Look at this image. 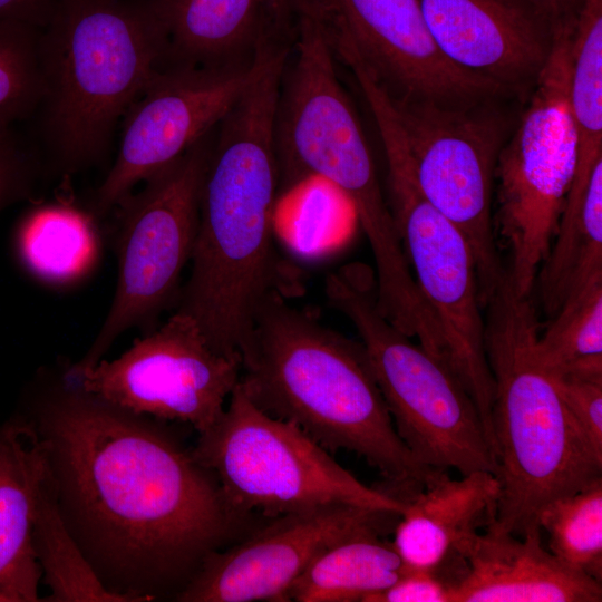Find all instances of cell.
Wrapping results in <instances>:
<instances>
[{
  "label": "cell",
  "mask_w": 602,
  "mask_h": 602,
  "mask_svg": "<svg viewBox=\"0 0 602 602\" xmlns=\"http://www.w3.org/2000/svg\"><path fill=\"white\" fill-rule=\"evenodd\" d=\"M10 417L40 449L98 577L130 602L174 601L212 554L262 523L231 504L166 421L82 390L64 362L33 373Z\"/></svg>",
  "instance_id": "1"
},
{
  "label": "cell",
  "mask_w": 602,
  "mask_h": 602,
  "mask_svg": "<svg viewBox=\"0 0 602 602\" xmlns=\"http://www.w3.org/2000/svg\"><path fill=\"white\" fill-rule=\"evenodd\" d=\"M239 385L271 417L297 425L328 452L361 456L405 501L438 470L399 439L361 342L326 327L271 289L240 348Z\"/></svg>",
  "instance_id": "2"
},
{
  "label": "cell",
  "mask_w": 602,
  "mask_h": 602,
  "mask_svg": "<svg viewBox=\"0 0 602 602\" xmlns=\"http://www.w3.org/2000/svg\"><path fill=\"white\" fill-rule=\"evenodd\" d=\"M275 101L241 95L213 133L204 171L191 272L177 311L210 344L239 356L273 283V214L279 181Z\"/></svg>",
  "instance_id": "3"
},
{
  "label": "cell",
  "mask_w": 602,
  "mask_h": 602,
  "mask_svg": "<svg viewBox=\"0 0 602 602\" xmlns=\"http://www.w3.org/2000/svg\"><path fill=\"white\" fill-rule=\"evenodd\" d=\"M164 54L154 0H55L40 29L42 94L30 118L47 176L68 178L107 159Z\"/></svg>",
  "instance_id": "4"
},
{
  "label": "cell",
  "mask_w": 602,
  "mask_h": 602,
  "mask_svg": "<svg viewBox=\"0 0 602 602\" xmlns=\"http://www.w3.org/2000/svg\"><path fill=\"white\" fill-rule=\"evenodd\" d=\"M484 308L501 484L496 516L488 526L523 536L540 528L536 516L543 505L602 476V458L536 358L540 323L532 295L518 294L505 272Z\"/></svg>",
  "instance_id": "5"
},
{
  "label": "cell",
  "mask_w": 602,
  "mask_h": 602,
  "mask_svg": "<svg viewBox=\"0 0 602 602\" xmlns=\"http://www.w3.org/2000/svg\"><path fill=\"white\" fill-rule=\"evenodd\" d=\"M293 65L281 81L274 144L287 185L318 176L349 200L367 235L375 266L390 272L405 261L360 122L339 81L334 52L318 11L298 0Z\"/></svg>",
  "instance_id": "6"
},
{
  "label": "cell",
  "mask_w": 602,
  "mask_h": 602,
  "mask_svg": "<svg viewBox=\"0 0 602 602\" xmlns=\"http://www.w3.org/2000/svg\"><path fill=\"white\" fill-rule=\"evenodd\" d=\"M326 294L359 333L395 430L414 459L430 470L497 476L475 401L445 362L381 313L370 273L358 265L341 268L328 276Z\"/></svg>",
  "instance_id": "7"
},
{
  "label": "cell",
  "mask_w": 602,
  "mask_h": 602,
  "mask_svg": "<svg viewBox=\"0 0 602 602\" xmlns=\"http://www.w3.org/2000/svg\"><path fill=\"white\" fill-rule=\"evenodd\" d=\"M192 453L235 508L266 518L332 504L397 514L405 508L404 501L357 479L297 425L259 409L239 383Z\"/></svg>",
  "instance_id": "8"
},
{
  "label": "cell",
  "mask_w": 602,
  "mask_h": 602,
  "mask_svg": "<svg viewBox=\"0 0 602 602\" xmlns=\"http://www.w3.org/2000/svg\"><path fill=\"white\" fill-rule=\"evenodd\" d=\"M573 27L555 33L550 57L495 166L494 229L508 249L506 272L521 295L533 294L576 168L569 104Z\"/></svg>",
  "instance_id": "9"
},
{
  "label": "cell",
  "mask_w": 602,
  "mask_h": 602,
  "mask_svg": "<svg viewBox=\"0 0 602 602\" xmlns=\"http://www.w3.org/2000/svg\"><path fill=\"white\" fill-rule=\"evenodd\" d=\"M214 129L114 207L115 295L89 349L78 361L69 362V369L95 366L124 332L148 328L174 297L193 251Z\"/></svg>",
  "instance_id": "10"
},
{
  "label": "cell",
  "mask_w": 602,
  "mask_h": 602,
  "mask_svg": "<svg viewBox=\"0 0 602 602\" xmlns=\"http://www.w3.org/2000/svg\"><path fill=\"white\" fill-rule=\"evenodd\" d=\"M512 103L520 101L455 108L390 100L418 190L472 249L483 308L506 271L495 240L492 205L497 157L517 119Z\"/></svg>",
  "instance_id": "11"
},
{
  "label": "cell",
  "mask_w": 602,
  "mask_h": 602,
  "mask_svg": "<svg viewBox=\"0 0 602 602\" xmlns=\"http://www.w3.org/2000/svg\"><path fill=\"white\" fill-rule=\"evenodd\" d=\"M381 142L388 168V203L412 276L437 322L446 365L475 401L495 455V387L486 355L474 254L463 233L418 190L402 134L387 132Z\"/></svg>",
  "instance_id": "12"
},
{
  "label": "cell",
  "mask_w": 602,
  "mask_h": 602,
  "mask_svg": "<svg viewBox=\"0 0 602 602\" xmlns=\"http://www.w3.org/2000/svg\"><path fill=\"white\" fill-rule=\"evenodd\" d=\"M65 373L82 390L139 415L191 425L198 434L221 417L239 383L241 358L216 351L197 322L177 311L114 360Z\"/></svg>",
  "instance_id": "13"
},
{
  "label": "cell",
  "mask_w": 602,
  "mask_h": 602,
  "mask_svg": "<svg viewBox=\"0 0 602 602\" xmlns=\"http://www.w3.org/2000/svg\"><path fill=\"white\" fill-rule=\"evenodd\" d=\"M249 64L162 67L123 118L115 161L94 192L88 211L108 214L151 174L210 134L247 85Z\"/></svg>",
  "instance_id": "14"
},
{
  "label": "cell",
  "mask_w": 602,
  "mask_h": 602,
  "mask_svg": "<svg viewBox=\"0 0 602 602\" xmlns=\"http://www.w3.org/2000/svg\"><path fill=\"white\" fill-rule=\"evenodd\" d=\"M351 45L391 101L472 107L517 100L440 51L417 0H308Z\"/></svg>",
  "instance_id": "15"
},
{
  "label": "cell",
  "mask_w": 602,
  "mask_h": 602,
  "mask_svg": "<svg viewBox=\"0 0 602 602\" xmlns=\"http://www.w3.org/2000/svg\"><path fill=\"white\" fill-rule=\"evenodd\" d=\"M399 517L347 504L270 517L212 554L174 601L287 602L291 584L321 551L356 534L394 532Z\"/></svg>",
  "instance_id": "16"
},
{
  "label": "cell",
  "mask_w": 602,
  "mask_h": 602,
  "mask_svg": "<svg viewBox=\"0 0 602 602\" xmlns=\"http://www.w3.org/2000/svg\"><path fill=\"white\" fill-rule=\"evenodd\" d=\"M417 1L448 60L525 101L553 48L547 21L517 0Z\"/></svg>",
  "instance_id": "17"
},
{
  "label": "cell",
  "mask_w": 602,
  "mask_h": 602,
  "mask_svg": "<svg viewBox=\"0 0 602 602\" xmlns=\"http://www.w3.org/2000/svg\"><path fill=\"white\" fill-rule=\"evenodd\" d=\"M501 494L497 476L476 470L462 478L438 472L405 501L392 546L405 567L436 570L453 584L470 541L494 522Z\"/></svg>",
  "instance_id": "18"
},
{
  "label": "cell",
  "mask_w": 602,
  "mask_h": 602,
  "mask_svg": "<svg viewBox=\"0 0 602 602\" xmlns=\"http://www.w3.org/2000/svg\"><path fill=\"white\" fill-rule=\"evenodd\" d=\"M449 602H600L601 582L562 564L542 544L487 526L468 544Z\"/></svg>",
  "instance_id": "19"
},
{
  "label": "cell",
  "mask_w": 602,
  "mask_h": 602,
  "mask_svg": "<svg viewBox=\"0 0 602 602\" xmlns=\"http://www.w3.org/2000/svg\"><path fill=\"white\" fill-rule=\"evenodd\" d=\"M164 37V65L229 67L252 61L278 29L261 0H154Z\"/></svg>",
  "instance_id": "20"
},
{
  "label": "cell",
  "mask_w": 602,
  "mask_h": 602,
  "mask_svg": "<svg viewBox=\"0 0 602 602\" xmlns=\"http://www.w3.org/2000/svg\"><path fill=\"white\" fill-rule=\"evenodd\" d=\"M43 472L33 439L11 417L0 420V596L4 602L42 601L32 525Z\"/></svg>",
  "instance_id": "21"
},
{
  "label": "cell",
  "mask_w": 602,
  "mask_h": 602,
  "mask_svg": "<svg viewBox=\"0 0 602 602\" xmlns=\"http://www.w3.org/2000/svg\"><path fill=\"white\" fill-rule=\"evenodd\" d=\"M100 246L96 217L68 201L33 203L14 231V250L23 269L55 287L87 278L97 265Z\"/></svg>",
  "instance_id": "22"
},
{
  "label": "cell",
  "mask_w": 602,
  "mask_h": 602,
  "mask_svg": "<svg viewBox=\"0 0 602 602\" xmlns=\"http://www.w3.org/2000/svg\"><path fill=\"white\" fill-rule=\"evenodd\" d=\"M381 536L361 533L326 547L291 584L288 600L366 602L391 586L405 566L392 543Z\"/></svg>",
  "instance_id": "23"
},
{
  "label": "cell",
  "mask_w": 602,
  "mask_h": 602,
  "mask_svg": "<svg viewBox=\"0 0 602 602\" xmlns=\"http://www.w3.org/2000/svg\"><path fill=\"white\" fill-rule=\"evenodd\" d=\"M602 274V161L593 168L582 204L562 211L545 260L537 272L543 312L552 318L567 295Z\"/></svg>",
  "instance_id": "24"
},
{
  "label": "cell",
  "mask_w": 602,
  "mask_h": 602,
  "mask_svg": "<svg viewBox=\"0 0 602 602\" xmlns=\"http://www.w3.org/2000/svg\"><path fill=\"white\" fill-rule=\"evenodd\" d=\"M45 464V463H43ZM32 545L48 602H130L109 591L67 528L58 509L46 468L40 480L32 525Z\"/></svg>",
  "instance_id": "25"
},
{
  "label": "cell",
  "mask_w": 602,
  "mask_h": 602,
  "mask_svg": "<svg viewBox=\"0 0 602 602\" xmlns=\"http://www.w3.org/2000/svg\"><path fill=\"white\" fill-rule=\"evenodd\" d=\"M534 349L553 377L602 379V274L567 295Z\"/></svg>",
  "instance_id": "26"
},
{
  "label": "cell",
  "mask_w": 602,
  "mask_h": 602,
  "mask_svg": "<svg viewBox=\"0 0 602 602\" xmlns=\"http://www.w3.org/2000/svg\"><path fill=\"white\" fill-rule=\"evenodd\" d=\"M548 551L565 566L602 582V476L547 502L536 516Z\"/></svg>",
  "instance_id": "27"
},
{
  "label": "cell",
  "mask_w": 602,
  "mask_h": 602,
  "mask_svg": "<svg viewBox=\"0 0 602 602\" xmlns=\"http://www.w3.org/2000/svg\"><path fill=\"white\" fill-rule=\"evenodd\" d=\"M40 29L0 20V132L29 120L41 98Z\"/></svg>",
  "instance_id": "28"
},
{
  "label": "cell",
  "mask_w": 602,
  "mask_h": 602,
  "mask_svg": "<svg viewBox=\"0 0 602 602\" xmlns=\"http://www.w3.org/2000/svg\"><path fill=\"white\" fill-rule=\"evenodd\" d=\"M43 177H47L43 163L30 138L16 127L0 132V213L31 201Z\"/></svg>",
  "instance_id": "29"
},
{
  "label": "cell",
  "mask_w": 602,
  "mask_h": 602,
  "mask_svg": "<svg viewBox=\"0 0 602 602\" xmlns=\"http://www.w3.org/2000/svg\"><path fill=\"white\" fill-rule=\"evenodd\" d=\"M551 377L590 447L602 458V379Z\"/></svg>",
  "instance_id": "30"
},
{
  "label": "cell",
  "mask_w": 602,
  "mask_h": 602,
  "mask_svg": "<svg viewBox=\"0 0 602 602\" xmlns=\"http://www.w3.org/2000/svg\"><path fill=\"white\" fill-rule=\"evenodd\" d=\"M450 582L436 570L405 567L388 589L366 602H449Z\"/></svg>",
  "instance_id": "31"
},
{
  "label": "cell",
  "mask_w": 602,
  "mask_h": 602,
  "mask_svg": "<svg viewBox=\"0 0 602 602\" xmlns=\"http://www.w3.org/2000/svg\"><path fill=\"white\" fill-rule=\"evenodd\" d=\"M55 0H0V20H13L42 28Z\"/></svg>",
  "instance_id": "32"
},
{
  "label": "cell",
  "mask_w": 602,
  "mask_h": 602,
  "mask_svg": "<svg viewBox=\"0 0 602 602\" xmlns=\"http://www.w3.org/2000/svg\"><path fill=\"white\" fill-rule=\"evenodd\" d=\"M531 8L545 21L553 30L573 26L577 16L582 0H517Z\"/></svg>",
  "instance_id": "33"
},
{
  "label": "cell",
  "mask_w": 602,
  "mask_h": 602,
  "mask_svg": "<svg viewBox=\"0 0 602 602\" xmlns=\"http://www.w3.org/2000/svg\"><path fill=\"white\" fill-rule=\"evenodd\" d=\"M275 27L282 30L295 13L298 0H261Z\"/></svg>",
  "instance_id": "34"
},
{
  "label": "cell",
  "mask_w": 602,
  "mask_h": 602,
  "mask_svg": "<svg viewBox=\"0 0 602 602\" xmlns=\"http://www.w3.org/2000/svg\"><path fill=\"white\" fill-rule=\"evenodd\" d=\"M0 602H4V600L0 596Z\"/></svg>",
  "instance_id": "35"
}]
</instances>
